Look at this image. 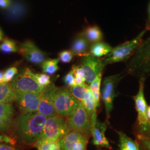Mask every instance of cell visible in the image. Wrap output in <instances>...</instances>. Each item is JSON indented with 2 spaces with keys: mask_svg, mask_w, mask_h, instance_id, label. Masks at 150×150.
I'll use <instances>...</instances> for the list:
<instances>
[{
  "mask_svg": "<svg viewBox=\"0 0 150 150\" xmlns=\"http://www.w3.org/2000/svg\"><path fill=\"white\" fill-rule=\"evenodd\" d=\"M47 118L38 112L20 115L14 126L17 141L22 145L35 146Z\"/></svg>",
  "mask_w": 150,
  "mask_h": 150,
  "instance_id": "6da1fadb",
  "label": "cell"
},
{
  "mask_svg": "<svg viewBox=\"0 0 150 150\" xmlns=\"http://www.w3.org/2000/svg\"><path fill=\"white\" fill-rule=\"evenodd\" d=\"M126 72L129 75L146 80L150 76V35L129 59Z\"/></svg>",
  "mask_w": 150,
  "mask_h": 150,
  "instance_id": "7a4b0ae2",
  "label": "cell"
},
{
  "mask_svg": "<svg viewBox=\"0 0 150 150\" xmlns=\"http://www.w3.org/2000/svg\"><path fill=\"white\" fill-rule=\"evenodd\" d=\"M146 31L145 28L132 40L113 48L111 52L102 59L104 63L107 65L129 59L144 41L143 38Z\"/></svg>",
  "mask_w": 150,
  "mask_h": 150,
  "instance_id": "3957f363",
  "label": "cell"
},
{
  "mask_svg": "<svg viewBox=\"0 0 150 150\" xmlns=\"http://www.w3.org/2000/svg\"><path fill=\"white\" fill-rule=\"evenodd\" d=\"M70 131L67 118L59 115L48 117L35 145L45 141L59 142Z\"/></svg>",
  "mask_w": 150,
  "mask_h": 150,
  "instance_id": "277c9868",
  "label": "cell"
},
{
  "mask_svg": "<svg viewBox=\"0 0 150 150\" xmlns=\"http://www.w3.org/2000/svg\"><path fill=\"white\" fill-rule=\"evenodd\" d=\"M80 103L71 93L69 87L57 88L54 98V109L57 115L70 117L75 113Z\"/></svg>",
  "mask_w": 150,
  "mask_h": 150,
  "instance_id": "5b68a950",
  "label": "cell"
},
{
  "mask_svg": "<svg viewBox=\"0 0 150 150\" xmlns=\"http://www.w3.org/2000/svg\"><path fill=\"white\" fill-rule=\"evenodd\" d=\"M123 76L122 73L106 77L103 80L101 97L105 107L107 121L110 117L113 108V101L116 96L117 87Z\"/></svg>",
  "mask_w": 150,
  "mask_h": 150,
  "instance_id": "8992f818",
  "label": "cell"
},
{
  "mask_svg": "<svg viewBox=\"0 0 150 150\" xmlns=\"http://www.w3.org/2000/svg\"><path fill=\"white\" fill-rule=\"evenodd\" d=\"M67 122L70 131H77L89 137L92 136L90 118L82 102H81L75 113L67 117Z\"/></svg>",
  "mask_w": 150,
  "mask_h": 150,
  "instance_id": "52a82bcc",
  "label": "cell"
},
{
  "mask_svg": "<svg viewBox=\"0 0 150 150\" xmlns=\"http://www.w3.org/2000/svg\"><path fill=\"white\" fill-rule=\"evenodd\" d=\"M11 86L15 92H32L41 93L44 88L38 83L33 74L28 68H26L11 82Z\"/></svg>",
  "mask_w": 150,
  "mask_h": 150,
  "instance_id": "ba28073f",
  "label": "cell"
},
{
  "mask_svg": "<svg viewBox=\"0 0 150 150\" xmlns=\"http://www.w3.org/2000/svg\"><path fill=\"white\" fill-rule=\"evenodd\" d=\"M80 65L83 70L85 81L89 86L98 75L103 73L106 66L102 59L97 58L91 54L82 57Z\"/></svg>",
  "mask_w": 150,
  "mask_h": 150,
  "instance_id": "9c48e42d",
  "label": "cell"
},
{
  "mask_svg": "<svg viewBox=\"0 0 150 150\" xmlns=\"http://www.w3.org/2000/svg\"><path fill=\"white\" fill-rule=\"evenodd\" d=\"M57 88L54 83H51L43 88L40 94L38 112L48 118L57 115L54 109V98Z\"/></svg>",
  "mask_w": 150,
  "mask_h": 150,
  "instance_id": "30bf717a",
  "label": "cell"
},
{
  "mask_svg": "<svg viewBox=\"0 0 150 150\" xmlns=\"http://www.w3.org/2000/svg\"><path fill=\"white\" fill-rule=\"evenodd\" d=\"M15 93L16 106L21 113L38 112L41 93L19 92H15Z\"/></svg>",
  "mask_w": 150,
  "mask_h": 150,
  "instance_id": "8fae6325",
  "label": "cell"
},
{
  "mask_svg": "<svg viewBox=\"0 0 150 150\" xmlns=\"http://www.w3.org/2000/svg\"><path fill=\"white\" fill-rule=\"evenodd\" d=\"M90 137L76 131L70 132L59 141L61 150H87Z\"/></svg>",
  "mask_w": 150,
  "mask_h": 150,
  "instance_id": "7c38bea8",
  "label": "cell"
},
{
  "mask_svg": "<svg viewBox=\"0 0 150 150\" xmlns=\"http://www.w3.org/2000/svg\"><path fill=\"white\" fill-rule=\"evenodd\" d=\"M18 51L28 62L36 64H42L47 59V54L31 41H26L22 43Z\"/></svg>",
  "mask_w": 150,
  "mask_h": 150,
  "instance_id": "4fadbf2b",
  "label": "cell"
},
{
  "mask_svg": "<svg viewBox=\"0 0 150 150\" xmlns=\"http://www.w3.org/2000/svg\"><path fill=\"white\" fill-rule=\"evenodd\" d=\"M145 79H140L139 81V90L137 94L134 97L136 110L137 112L138 125H144L147 123L150 120L148 118L146 113L147 105L144 95Z\"/></svg>",
  "mask_w": 150,
  "mask_h": 150,
  "instance_id": "5bb4252c",
  "label": "cell"
},
{
  "mask_svg": "<svg viewBox=\"0 0 150 150\" xmlns=\"http://www.w3.org/2000/svg\"><path fill=\"white\" fill-rule=\"evenodd\" d=\"M91 44L85 37L82 32H80L74 40L71 51L75 56L84 57L90 54Z\"/></svg>",
  "mask_w": 150,
  "mask_h": 150,
  "instance_id": "9a60e30c",
  "label": "cell"
},
{
  "mask_svg": "<svg viewBox=\"0 0 150 150\" xmlns=\"http://www.w3.org/2000/svg\"><path fill=\"white\" fill-rule=\"evenodd\" d=\"M107 126V125L105 122L102 123L97 120L95 126L92 130L91 134L94 145L97 146L104 147L111 150L112 149L111 146L105 136Z\"/></svg>",
  "mask_w": 150,
  "mask_h": 150,
  "instance_id": "2e32d148",
  "label": "cell"
},
{
  "mask_svg": "<svg viewBox=\"0 0 150 150\" xmlns=\"http://www.w3.org/2000/svg\"><path fill=\"white\" fill-rule=\"evenodd\" d=\"M16 93L11 84L0 83V102L11 104L15 102Z\"/></svg>",
  "mask_w": 150,
  "mask_h": 150,
  "instance_id": "e0dca14e",
  "label": "cell"
},
{
  "mask_svg": "<svg viewBox=\"0 0 150 150\" xmlns=\"http://www.w3.org/2000/svg\"><path fill=\"white\" fill-rule=\"evenodd\" d=\"M112 48L108 43L102 41L92 43L90 48V54L97 58H101L110 54Z\"/></svg>",
  "mask_w": 150,
  "mask_h": 150,
  "instance_id": "ac0fdd59",
  "label": "cell"
},
{
  "mask_svg": "<svg viewBox=\"0 0 150 150\" xmlns=\"http://www.w3.org/2000/svg\"><path fill=\"white\" fill-rule=\"evenodd\" d=\"M82 103L85 107L87 112L88 113L89 117L90 118L91 127H92V130L95 127L97 120L96 114L97 106L96 102L95 101L93 95H92L90 97H89L85 101L82 102Z\"/></svg>",
  "mask_w": 150,
  "mask_h": 150,
  "instance_id": "d6986e66",
  "label": "cell"
},
{
  "mask_svg": "<svg viewBox=\"0 0 150 150\" xmlns=\"http://www.w3.org/2000/svg\"><path fill=\"white\" fill-rule=\"evenodd\" d=\"M82 33L86 39L91 44L101 42L103 38L101 29L97 26H91L86 27Z\"/></svg>",
  "mask_w": 150,
  "mask_h": 150,
  "instance_id": "ffe728a7",
  "label": "cell"
},
{
  "mask_svg": "<svg viewBox=\"0 0 150 150\" xmlns=\"http://www.w3.org/2000/svg\"><path fill=\"white\" fill-rule=\"evenodd\" d=\"M69 88L73 96L81 102L85 101L93 95L90 86L86 84L83 86H76Z\"/></svg>",
  "mask_w": 150,
  "mask_h": 150,
  "instance_id": "44dd1931",
  "label": "cell"
},
{
  "mask_svg": "<svg viewBox=\"0 0 150 150\" xmlns=\"http://www.w3.org/2000/svg\"><path fill=\"white\" fill-rule=\"evenodd\" d=\"M120 138V147L121 150H140L139 145L136 141L128 137L121 131H117Z\"/></svg>",
  "mask_w": 150,
  "mask_h": 150,
  "instance_id": "7402d4cb",
  "label": "cell"
},
{
  "mask_svg": "<svg viewBox=\"0 0 150 150\" xmlns=\"http://www.w3.org/2000/svg\"><path fill=\"white\" fill-rule=\"evenodd\" d=\"M59 61V59H46L41 64L43 72L47 75L54 74L59 70V67L58 66Z\"/></svg>",
  "mask_w": 150,
  "mask_h": 150,
  "instance_id": "603a6c76",
  "label": "cell"
},
{
  "mask_svg": "<svg viewBox=\"0 0 150 150\" xmlns=\"http://www.w3.org/2000/svg\"><path fill=\"white\" fill-rule=\"evenodd\" d=\"M102 77V74H100L89 86L95 97L97 107H98L100 105V96H101L100 87H101Z\"/></svg>",
  "mask_w": 150,
  "mask_h": 150,
  "instance_id": "cb8c5ba5",
  "label": "cell"
},
{
  "mask_svg": "<svg viewBox=\"0 0 150 150\" xmlns=\"http://www.w3.org/2000/svg\"><path fill=\"white\" fill-rule=\"evenodd\" d=\"M0 51L5 54L16 52L18 51L16 42L8 38H5L0 44Z\"/></svg>",
  "mask_w": 150,
  "mask_h": 150,
  "instance_id": "d4e9b609",
  "label": "cell"
},
{
  "mask_svg": "<svg viewBox=\"0 0 150 150\" xmlns=\"http://www.w3.org/2000/svg\"><path fill=\"white\" fill-rule=\"evenodd\" d=\"M14 115L15 110L11 104L0 102V117L12 121Z\"/></svg>",
  "mask_w": 150,
  "mask_h": 150,
  "instance_id": "484cf974",
  "label": "cell"
},
{
  "mask_svg": "<svg viewBox=\"0 0 150 150\" xmlns=\"http://www.w3.org/2000/svg\"><path fill=\"white\" fill-rule=\"evenodd\" d=\"M71 70L75 76L76 86H83L85 85V79L83 70L81 67L80 64L74 65Z\"/></svg>",
  "mask_w": 150,
  "mask_h": 150,
  "instance_id": "4316f807",
  "label": "cell"
},
{
  "mask_svg": "<svg viewBox=\"0 0 150 150\" xmlns=\"http://www.w3.org/2000/svg\"><path fill=\"white\" fill-rule=\"evenodd\" d=\"M38 150H61L59 142L45 141L35 146Z\"/></svg>",
  "mask_w": 150,
  "mask_h": 150,
  "instance_id": "83f0119b",
  "label": "cell"
},
{
  "mask_svg": "<svg viewBox=\"0 0 150 150\" xmlns=\"http://www.w3.org/2000/svg\"><path fill=\"white\" fill-rule=\"evenodd\" d=\"M35 77L39 85L43 88L51 83L50 77L47 74H35Z\"/></svg>",
  "mask_w": 150,
  "mask_h": 150,
  "instance_id": "f1b7e54d",
  "label": "cell"
},
{
  "mask_svg": "<svg viewBox=\"0 0 150 150\" xmlns=\"http://www.w3.org/2000/svg\"><path fill=\"white\" fill-rule=\"evenodd\" d=\"M139 146L145 150H150V138L142 134H136V140Z\"/></svg>",
  "mask_w": 150,
  "mask_h": 150,
  "instance_id": "f546056e",
  "label": "cell"
},
{
  "mask_svg": "<svg viewBox=\"0 0 150 150\" xmlns=\"http://www.w3.org/2000/svg\"><path fill=\"white\" fill-rule=\"evenodd\" d=\"M12 121L8 120L0 117V132L7 134L12 129Z\"/></svg>",
  "mask_w": 150,
  "mask_h": 150,
  "instance_id": "4dcf8cb0",
  "label": "cell"
},
{
  "mask_svg": "<svg viewBox=\"0 0 150 150\" xmlns=\"http://www.w3.org/2000/svg\"><path fill=\"white\" fill-rule=\"evenodd\" d=\"M17 69L15 67H12L6 71L4 73L3 77V83H8L12 80L15 76L17 73Z\"/></svg>",
  "mask_w": 150,
  "mask_h": 150,
  "instance_id": "1f68e13d",
  "label": "cell"
},
{
  "mask_svg": "<svg viewBox=\"0 0 150 150\" xmlns=\"http://www.w3.org/2000/svg\"><path fill=\"white\" fill-rule=\"evenodd\" d=\"M74 54L72 52L71 50H64L61 51L59 54V61H61L62 63L67 64L74 59Z\"/></svg>",
  "mask_w": 150,
  "mask_h": 150,
  "instance_id": "d6a6232c",
  "label": "cell"
},
{
  "mask_svg": "<svg viewBox=\"0 0 150 150\" xmlns=\"http://www.w3.org/2000/svg\"><path fill=\"white\" fill-rule=\"evenodd\" d=\"M137 134H142L150 138V121L147 123L137 126L136 129Z\"/></svg>",
  "mask_w": 150,
  "mask_h": 150,
  "instance_id": "836d02e7",
  "label": "cell"
},
{
  "mask_svg": "<svg viewBox=\"0 0 150 150\" xmlns=\"http://www.w3.org/2000/svg\"><path fill=\"white\" fill-rule=\"evenodd\" d=\"M64 83L69 88L76 86L75 76L72 70H71L67 75L64 76Z\"/></svg>",
  "mask_w": 150,
  "mask_h": 150,
  "instance_id": "e575fe53",
  "label": "cell"
},
{
  "mask_svg": "<svg viewBox=\"0 0 150 150\" xmlns=\"http://www.w3.org/2000/svg\"><path fill=\"white\" fill-rule=\"evenodd\" d=\"M16 141L17 140L15 138H12L6 135L0 134V142H6L11 144L12 145H15Z\"/></svg>",
  "mask_w": 150,
  "mask_h": 150,
  "instance_id": "d590c367",
  "label": "cell"
},
{
  "mask_svg": "<svg viewBox=\"0 0 150 150\" xmlns=\"http://www.w3.org/2000/svg\"><path fill=\"white\" fill-rule=\"evenodd\" d=\"M11 4V0H0V8L2 9L7 8Z\"/></svg>",
  "mask_w": 150,
  "mask_h": 150,
  "instance_id": "8d00e7d4",
  "label": "cell"
},
{
  "mask_svg": "<svg viewBox=\"0 0 150 150\" xmlns=\"http://www.w3.org/2000/svg\"><path fill=\"white\" fill-rule=\"evenodd\" d=\"M0 150H21L5 144H0Z\"/></svg>",
  "mask_w": 150,
  "mask_h": 150,
  "instance_id": "74e56055",
  "label": "cell"
},
{
  "mask_svg": "<svg viewBox=\"0 0 150 150\" xmlns=\"http://www.w3.org/2000/svg\"><path fill=\"white\" fill-rule=\"evenodd\" d=\"M147 31H150V1L148 8V17H147V21L146 26V28Z\"/></svg>",
  "mask_w": 150,
  "mask_h": 150,
  "instance_id": "f35d334b",
  "label": "cell"
},
{
  "mask_svg": "<svg viewBox=\"0 0 150 150\" xmlns=\"http://www.w3.org/2000/svg\"><path fill=\"white\" fill-rule=\"evenodd\" d=\"M146 115H147V116L148 118L150 120V106L147 107Z\"/></svg>",
  "mask_w": 150,
  "mask_h": 150,
  "instance_id": "ab89813d",
  "label": "cell"
},
{
  "mask_svg": "<svg viewBox=\"0 0 150 150\" xmlns=\"http://www.w3.org/2000/svg\"><path fill=\"white\" fill-rule=\"evenodd\" d=\"M3 77H4V73L0 71V83H2Z\"/></svg>",
  "mask_w": 150,
  "mask_h": 150,
  "instance_id": "60d3db41",
  "label": "cell"
},
{
  "mask_svg": "<svg viewBox=\"0 0 150 150\" xmlns=\"http://www.w3.org/2000/svg\"><path fill=\"white\" fill-rule=\"evenodd\" d=\"M3 39V32L0 28V41Z\"/></svg>",
  "mask_w": 150,
  "mask_h": 150,
  "instance_id": "b9f144b4",
  "label": "cell"
}]
</instances>
